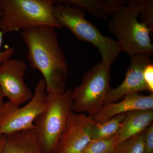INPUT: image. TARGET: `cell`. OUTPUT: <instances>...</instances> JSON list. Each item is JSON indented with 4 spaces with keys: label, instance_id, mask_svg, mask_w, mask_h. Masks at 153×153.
<instances>
[{
    "label": "cell",
    "instance_id": "cell-1",
    "mask_svg": "<svg viewBox=\"0 0 153 153\" xmlns=\"http://www.w3.org/2000/svg\"><path fill=\"white\" fill-rule=\"evenodd\" d=\"M21 34L27 48L30 66L43 75L47 93L64 92L68 65L55 28L37 26L21 31Z\"/></svg>",
    "mask_w": 153,
    "mask_h": 153
},
{
    "label": "cell",
    "instance_id": "cell-2",
    "mask_svg": "<svg viewBox=\"0 0 153 153\" xmlns=\"http://www.w3.org/2000/svg\"><path fill=\"white\" fill-rule=\"evenodd\" d=\"M152 0H131L115 13L108 24V30L117 38L121 52L131 57L138 55L150 56L153 53L151 29L138 21L140 14L151 4Z\"/></svg>",
    "mask_w": 153,
    "mask_h": 153
},
{
    "label": "cell",
    "instance_id": "cell-3",
    "mask_svg": "<svg viewBox=\"0 0 153 153\" xmlns=\"http://www.w3.org/2000/svg\"><path fill=\"white\" fill-rule=\"evenodd\" d=\"M56 2L53 15L60 28L65 27L80 41L95 46L101 55L102 61L111 66L121 50L117 41L103 36L85 18V11L77 7Z\"/></svg>",
    "mask_w": 153,
    "mask_h": 153
},
{
    "label": "cell",
    "instance_id": "cell-4",
    "mask_svg": "<svg viewBox=\"0 0 153 153\" xmlns=\"http://www.w3.org/2000/svg\"><path fill=\"white\" fill-rule=\"evenodd\" d=\"M53 0H0V31H23L37 26L60 28L55 21Z\"/></svg>",
    "mask_w": 153,
    "mask_h": 153
},
{
    "label": "cell",
    "instance_id": "cell-5",
    "mask_svg": "<svg viewBox=\"0 0 153 153\" xmlns=\"http://www.w3.org/2000/svg\"><path fill=\"white\" fill-rule=\"evenodd\" d=\"M71 90L47 93V109L34 122L44 153H57L59 141L72 110Z\"/></svg>",
    "mask_w": 153,
    "mask_h": 153
},
{
    "label": "cell",
    "instance_id": "cell-6",
    "mask_svg": "<svg viewBox=\"0 0 153 153\" xmlns=\"http://www.w3.org/2000/svg\"><path fill=\"white\" fill-rule=\"evenodd\" d=\"M110 68L101 61L84 74L81 84L71 90L73 112H86L93 117L104 105L111 89Z\"/></svg>",
    "mask_w": 153,
    "mask_h": 153
},
{
    "label": "cell",
    "instance_id": "cell-7",
    "mask_svg": "<svg viewBox=\"0 0 153 153\" xmlns=\"http://www.w3.org/2000/svg\"><path fill=\"white\" fill-rule=\"evenodd\" d=\"M47 93L43 79L38 81L33 97L24 106L16 108L0 124V135L35 128L36 118L47 109Z\"/></svg>",
    "mask_w": 153,
    "mask_h": 153
},
{
    "label": "cell",
    "instance_id": "cell-8",
    "mask_svg": "<svg viewBox=\"0 0 153 153\" xmlns=\"http://www.w3.org/2000/svg\"><path fill=\"white\" fill-rule=\"evenodd\" d=\"M27 68L25 62L14 58L0 65V90L4 97H7L11 104L17 107L33 97V94L24 80Z\"/></svg>",
    "mask_w": 153,
    "mask_h": 153
},
{
    "label": "cell",
    "instance_id": "cell-9",
    "mask_svg": "<svg viewBox=\"0 0 153 153\" xmlns=\"http://www.w3.org/2000/svg\"><path fill=\"white\" fill-rule=\"evenodd\" d=\"M96 121L91 116L72 112L59 141L57 153H80L91 140Z\"/></svg>",
    "mask_w": 153,
    "mask_h": 153
},
{
    "label": "cell",
    "instance_id": "cell-10",
    "mask_svg": "<svg viewBox=\"0 0 153 153\" xmlns=\"http://www.w3.org/2000/svg\"><path fill=\"white\" fill-rule=\"evenodd\" d=\"M131 59L124 80L118 87L111 89L104 105L116 102L130 94L149 91L144 79L143 72L146 65L153 63L150 56L138 55L131 57Z\"/></svg>",
    "mask_w": 153,
    "mask_h": 153
},
{
    "label": "cell",
    "instance_id": "cell-11",
    "mask_svg": "<svg viewBox=\"0 0 153 153\" xmlns=\"http://www.w3.org/2000/svg\"><path fill=\"white\" fill-rule=\"evenodd\" d=\"M138 110H153V93L147 96L139 93L128 94L121 101L104 105L93 117L96 121L102 123L117 115Z\"/></svg>",
    "mask_w": 153,
    "mask_h": 153
},
{
    "label": "cell",
    "instance_id": "cell-12",
    "mask_svg": "<svg viewBox=\"0 0 153 153\" xmlns=\"http://www.w3.org/2000/svg\"><path fill=\"white\" fill-rule=\"evenodd\" d=\"M1 153H44L35 128L6 135Z\"/></svg>",
    "mask_w": 153,
    "mask_h": 153
},
{
    "label": "cell",
    "instance_id": "cell-13",
    "mask_svg": "<svg viewBox=\"0 0 153 153\" xmlns=\"http://www.w3.org/2000/svg\"><path fill=\"white\" fill-rule=\"evenodd\" d=\"M153 110H134L126 114L117 133L119 143L142 133L152 123Z\"/></svg>",
    "mask_w": 153,
    "mask_h": 153
},
{
    "label": "cell",
    "instance_id": "cell-14",
    "mask_svg": "<svg viewBox=\"0 0 153 153\" xmlns=\"http://www.w3.org/2000/svg\"><path fill=\"white\" fill-rule=\"evenodd\" d=\"M61 2L77 7L86 11L91 16L99 19L106 20L112 16L121 7L126 3L122 0H67Z\"/></svg>",
    "mask_w": 153,
    "mask_h": 153
},
{
    "label": "cell",
    "instance_id": "cell-15",
    "mask_svg": "<svg viewBox=\"0 0 153 153\" xmlns=\"http://www.w3.org/2000/svg\"><path fill=\"white\" fill-rule=\"evenodd\" d=\"M126 114L117 115L103 122L96 121L92 128L91 139H106L117 134Z\"/></svg>",
    "mask_w": 153,
    "mask_h": 153
},
{
    "label": "cell",
    "instance_id": "cell-16",
    "mask_svg": "<svg viewBox=\"0 0 153 153\" xmlns=\"http://www.w3.org/2000/svg\"><path fill=\"white\" fill-rule=\"evenodd\" d=\"M119 144L117 134L104 140H91L80 153H115Z\"/></svg>",
    "mask_w": 153,
    "mask_h": 153
},
{
    "label": "cell",
    "instance_id": "cell-17",
    "mask_svg": "<svg viewBox=\"0 0 153 153\" xmlns=\"http://www.w3.org/2000/svg\"><path fill=\"white\" fill-rule=\"evenodd\" d=\"M144 132L120 143L115 153H143Z\"/></svg>",
    "mask_w": 153,
    "mask_h": 153
},
{
    "label": "cell",
    "instance_id": "cell-18",
    "mask_svg": "<svg viewBox=\"0 0 153 153\" xmlns=\"http://www.w3.org/2000/svg\"><path fill=\"white\" fill-rule=\"evenodd\" d=\"M143 144V153H153V123L144 131Z\"/></svg>",
    "mask_w": 153,
    "mask_h": 153
},
{
    "label": "cell",
    "instance_id": "cell-19",
    "mask_svg": "<svg viewBox=\"0 0 153 153\" xmlns=\"http://www.w3.org/2000/svg\"><path fill=\"white\" fill-rule=\"evenodd\" d=\"M144 79L147 86L149 91L153 93V63H149L146 66L143 72Z\"/></svg>",
    "mask_w": 153,
    "mask_h": 153
},
{
    "label": "cell",
    "instance_id": "cell-20",
    "mask_svg": "<svg viewBox=\"0 0 153 153\" xmlns=\"http://www.w3.org/2000/svg\"><path fill=\"white\" fill-rule=\"evenodd\" d=\"M1 12H0V17L1 16ZM4 34L2 32L0 31V65L6 60L12 58L15 52V49L13 47H10L2 51L1 48L3 43V36Z\"/></svg>",
    "mask_w": 153,
    "mask_h": 153
},
{
    "label": "cell",
    "instance_id": "cell-21",
    "mask_svg": "<svg viewBox=\"0 0 153 153\" xmlns=\"http://www.w3.org/2000/svg\"><path fill=\"white\" fill-rule=\"evenodd\" d=\"M11 104L9 101L4 102L2 106L0 107V124L14 110L17 108Z\"/></svg>",
    "mask_w": 153,
    "mask_h": 153
},
{
    "label": "cell",
    "instance_id": "cell-22",
    "mask_svg": "<svg viewBox=\"0 0 153 153\" xmlns=\"http://www.w3.org/2000/svg\"><path fill=\"white\" fill-rule=\"evenodd\" d=\"M6 135H0V153H1L3 145L5 140Z\"/></svg>",
    "mask_w": 153,
    "mask_h": 153
},
{
    "label": "cell",
    "instance_id": "cell-23",
    "mask_svg": "<svg viewBox=\"0 0 153 153\" xmlns=\"http://www.w3.org/2000/svg\"><path fill=\"white\" fill-rule=\"evenodd\" d=\"M4 96H3L2 94L1 93V91L0 90V107L2 106L4 103Z\"/></svg>",
    "mask_w": 153,
    "mask_h": 153
}]
</instances>
